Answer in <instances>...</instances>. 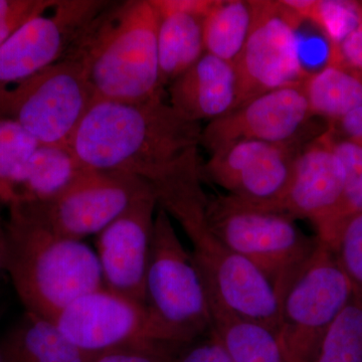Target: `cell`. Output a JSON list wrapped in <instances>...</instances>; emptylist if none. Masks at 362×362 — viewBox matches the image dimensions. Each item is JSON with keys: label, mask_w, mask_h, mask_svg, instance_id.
I'll return each mask as SVG.
<instances>
[{"label": "cell", "mask_w": 362, "mask_h": 362, "mask_svg": "<svg viewBox=\"0 0 362 362\" xmlns=\"http://www.w3.org/2000/svg\"><path fill=\"white\" fill-rule=\"evenodd\" d=\"M8 206V277L25 312L52 322L78 297L104 287L92 247L54 233L25 204Z\"/></svg>", "instance_id": "cell-3"}, {"label": "cell", "mask_w": 362, "mask_h": 362, "mask_svg": "<svg viewBox=\"0 0 362 362\" xmlns=\"http://www.w3.org/2000/svg\"><path fill=\"white\" fill-rule=\"evenodd\" d=\"M201 123L162 99L129 104L96 100L70 148L86 168L140 178L156 195L204 181Z\"/></svg>", "instance_id": "cell-1"}, {"label": "cell", "mask_w": 362, "mask_h": 362, "mask_svg": "<svg viewBox=\"0 0 362 362\" xmlns=\"http://www.w3.org/2000/svg\"><path fill=\"white\" fill-rule=\"evenodd\" d=\"M157 28L151 0L110 1L81 30L64 58L82 66L96 100L138 104L162 99Z\"/></svg>", "instance_id": "cell-2"}, {"label": "cell", "mask_w": 362, "mask_h": 362, "mask_svg": "<svg viewBox=\"0 0 362 362\" xmlns=\"http://www.w3.org/2000/svg\"><path fill=\"white\" fill-rule=\"evenodd\" d=\"M95 101L82 66L63 58L0 89V116L18 123L40 145L70 147Z\"/></svg>", "instance_id": "cell-7"}, {"label": "cell", "mask_w": 362, "mask_h": 362, "mask_svg": "<svg viewBox=\"0 0 362 362\" xmlns=\"http://www.w3.org/2000/svg\"><path fill=\"white\" fill-rule=\"evenodd\" d=\"M206 220L226 246L269 279L279 299L319 245L317 235L305 233L291 216L232 195L207 197Z\"/></svg>", "instance_id": "cell-5"}, {"label": "cell", "mask_w": 362, "mask_h": 362, "mask_svg": "<svg viewBox=\"0 0 362 362\" xmlns=\"http://www.w3.org/2000/svg\"><path fill=\"white\" fill-rule=\"evenodd\" d=\"M145 306L173 344H187L213 330L211 304L201 272L192 252L183 246L171 216L160 206L152 235Z\"/></svg>", "instance_id": "cell-6"}, {"label": "cell", "mask_w": 362, "mask_h": 362, "mask_svg": "<svg viewBox=\"0 0 362 362\" xmlns=\"http://www.w3.org/2000/svg\"><path fill=\"white\" fill-rule=\"evenodd\" d=\"M343 185L344 168L328 128L300 150L287 190L268 209L309 220L317 230L337 207Z\"/></svg>", "instance_id": "cell-16"}, {"label": "cell", "mask_w": 362, "mask_h": 362, "mask_svg": "<svg viewBox=\"0 0 362 362\" xmlns=\"http://www.w3.org/2000/svg\"><path fill=\"white\" fill-rule=\"evenodd\" d=\"M330 63L341 64L362 74V23L341 42L334 47L330 45Z\"/></svg>", "instance_id": "cell-32"}, {"label": "cell", "mask_w": 362, "mask_h": 362, "mask_svg": "<svg viewBox=\"0 0 362 362\" xmlns=\"http://www.w3.org/2000/svg\"><path fill=\"white\" fill-rule=\"evenodd\" d=\"M255 2L254 25L233 64L238 77L235 108L269 90L303 83L309 76L300 58L297 28L302 21L282 0Z\"/></svg>", "instance_id": "cell-10"}, {"label": "cell", "mask_w": 362, "mask_h": 362, "mask_svg": "<svg viewBox=\"0 0 362 362\" xmlns=\"http://www.w3.org/2000/svg\"><path fill=\"white\" fill-rule=\"evenodd\" d=\"M85 168L70 147L39 144L14 173L9 206L51 199Z\"/></svg>", "instance_id": "cell-19"}, {"label": "cell", "mask_w": 362, "mask_h": 362, "mask_svg": "<svg viewBox=\"0 0 362 362\" xmlns=\"http://www.w3.org/2000/svg\"><path fill=\"white\" fill-rule=\"evenodd\" d=\"M157 206L156 192L150 190L97 235L104 288L143 305Z\"/></svg>", "instance_id": "cell-15"}, {"label": "cell", "mask_w": 362, "mask_h": 362, "mask_svg": "<svg viewBox=\"0 0 362 362\" xmlns=\"http://www.w3.org/2000/svg\"><path fill=\"white\" fill-rule=\"evenodd\" d=\"M52 323L89 356L144 343H169L145 305L104 287L78 297Z\"/></svg>", "instance_id": "cell-11"}, {"label": "cell", "mask_w": 362, "mask_h": 362, "mask_svg": "<svg viewBox=\"0 0 362 362\" xmlns=\"http://www.w3.org/2000/svg\"><path fill=\"white\" fill-rule=\"evenodd\" d=\"M354 295L334 252L319 245L280 299L278 337L288 362H310L326 331Z\"/></svg>", "instance_id": "cell-8"}, {"label": "cell", "mask_w": 362, "mask_h": 362, "mask_svg": "<svg viewBox=\"0 0 362 362\" xmlns=\"http://www.w3.org/2000/svg\"><path fill=\"white\" fill-rule=\"evenodd\" d=\"M8 276V237L6 225L0 218V280Z\"/></svg>", "instance_id": "cell-35"}, {"label": "cell", "mask_w": 362, "mask_h": 362, "mask_svg": "<svg viewBox=\"0 0 362 362\" xmlns=\"http://www.w3.org/2000/svg\"><path fill=\"white\" fill-rule=\"evenodd\" d=\"M306 144L230 143L204 164V180L213 181L240 201L268 209L284 195L298 153Z\"/></svg>", "instance_id": "cell-14"}, {"label": "cell", "mask_w": 362, "mask_h": 362, "mask_svg": "<svg viewBox=\"0 0 362 362\" xmlns=\"http://www.w3.org/2000/svg\"><path fill=\"white\" fill-rule=\"evenodd\" d=\"M152 189L148 182L133 175L85 168L51 199L23 204L54 233L83 240L102 232Z\"/></svg>", "instance_id": "cell-9"}, {"label": "cell", "mask_w": 362, "mask_h": 362, "mask_svg": "<svg viewBox=\"0 0 362 362\" xmlns=\"http://www.w3.org/2000/svg\"><path fill=\"white\" fill-rule=\"evenodd\" d=\"M308 21L322 28L334 47L361 25L362 2L315 0Z\"/></svg>", "instance_id": "cell-27"}, {"label": "cell", "mask_w": 362, "mask_h": 362, "mask_svg": "<svg viewBox=\"0 0 362 362\" xmlns=\"http://www.w3.org/2000/svg\"><path fill=\"white\" fill-rule=\"evenodd\" d=\"M54 0H18L13 11L0 18V45L28 21L37 18L52 6Z\"/></svg>", "instance_id": "cell-31"}, {"label": "cell", "mask_w": 362, "mask_h": 362, "mask_svg": "<svg viewBox=\"0 0 362 362\" xmlns=\"http://www.w3.org/2000/svg\"><path fill=\"white\" fill-rule=\"evenodd\" d=\"M0 362H1V357H0Z\"/></svg>", "instance_id": "cell-37"}, {"label": "cell", "mask_w": 362, "mask_h": 362, "mask_svg": "<svg viewBox=\"0 0 362 362\" xmlns=\"http://www.w3.org/2000/svg\"><path fill=\"white\" fill-rule=\"evenodd\" d=\"M303 84L311 113L330 124L362 106V74L341 64H327Z\"/></svg>", "instance_id": "cell-22"}, {"label": "cell", "mask_w": 362, "mask_h": 362, "mask_svg": "<svg viewBox=\"0 0 362 362\" xmlns=\"http://www.w3.org/2000/svg\"><path fill=\"white\" fill-rule=\"evenodd\" d=\"M303 83L269 90L211 121L202 128V146L213 153L230 143L245 140L275 144L311 141L306 135L314 116Z\"/></svg>", "instance_id": "cell-13"}, {"label": "cell", "mask_w": 362, "mask_h": 362, "mask_svg": "<svg viewBox=\"0 0 362 362\" xmlns=\"http://www.w3.org/2000/svg\"><path fill=\"white\" fill-rule=\"evenodd\" d=\"M330 126L338 135L362 147V106Z\"/></svg>", "instance_id": "cell-34"}, {"label": "cell", "mask_w": 362, "mask_h": 362, "mask_svg": "<svg viewBox=\"0 0 362 362\" xmlns=\"http://www.w3.org/2000/svg\"><path fill=\"white\" fill-rule=\"evenodd\" d=\"M207 195L202 185L173 190L158 197L187 233L192 257L206 284L209 301L235 315L267 326L279 333L280 299L269 279L246 258L232 251L207 226Z\"/></svg>", "instance_id": "cell-4"}, {"label": "cell", "mask_w": 362, "mask_h": 362, "mask_svg": "<svg viewBox=\"0 0 362 362\" xmlns=\"http://www.w3.org/2000/svg\"><path fill=\"white\" fill-rule=\"evenodd\" d=\"M18 4V0H0V18L13 11Z\"/></svg>", "instance_id": "cell-36"}, {"label": "cell", "mask_w": 362, "mask_h": 362, "mask_svg": "<svg viewBox=\"0 0 362 362\" xmlns=\"http://www.w3.org/2000/svg\"><path fill=\"white\" fill-rule=\"evenodd\" d=\"M175 362H233L213 330L194 341L182 345Z\"/></svg>", "instance_id": "cell-30"}, {"label": "cell", "mask_w": 362, "mask_h": 362, "mask_svg": "<svg viewBox=\"0 0 362 362\" xmlns=\"http://www.w3.org/2000/svg\"><path fill=\"white\" fill-rule=\"evenodd\" d=\"M1 362H87L51 321L25 312L0 338Z\"/></svg>", "instance_id": "cell-18"}, {"label": "cell", "mask_w": 362, "mask_h": 362, "mask_svg": "<svg viewBox=\"0 0 362 362\" xmlns=\"http://www.w3.org/2000/svg\"><path fill=\"white\" fill-rule=\"evenodd\" d=\"M39 143L18 123L0 116V201L13 202L11 185L16 169L30 156Z\"/></svg>", "instance_id": "cell-26"}, {"label": "cell", "mask_w": 362, "mask_h": 362, "mask_svg": "<svg viewBox=\"0 0 362 362\" xmlns=\"http://www.w3.org/2000/svg\"><path fill=\"white\" fill-rule=\"evenodd\" d=\"M331 142L344 168V185L337 207L316 230V235L330 246L343 225L362 213V147L338 135L329 126Z\"/></svg>", "instance_id": "cell-24"}, {"label": "cell", "mask_w": 362, "mask_h": 362, "mask_svg": "<svg viewBox=\"0 0 362 362\" xmlns=\"http://www.w3.org/2000/svg\"><path fill=\"white\" fill-rule=\"evenodd\" d=\"M329 247L349 279L354 294L362 298V213L343 225Z\"/></svg>", "instance_id": "cell-28"}, {"label": "cell", "mask_w": 362, "mask_h": 362, "mask_svg": "<svg viewBox=\"0 0 362 362\" xmlns=\"http://www.w3.org/2000/svg\"><path fill=\"white\" fill-rule=\"evenodd\" d=\"M168 87L170 106L194 122H211L237 105L235 65L206 52Z\"/></svg>", "instance_id": "cell-17"}, {"label": "cell", "mask_w": 362, "mask_h": 362, "mask_svg": "<svg viewBox=\"0 0 362 362\" xmlns=\"http://www.w3.org/2000/svg\"><path fill=\"white\" fill-rule=\"evenodd\" d=\"M310 362H362V298L352 295L338 314Z\"/></svg>", "instance_id": "cell-25"}, {"label": "cell", "mask_w": 362, "mask_h": 362, "mask_svg": "<svg viewBox=\"0 0 362 362\" xmlns=\"http://www.w3.org/2000/svg\"><path fill=\"white\" fill-rule=\"evenodd\" d=\"M213 331L233 362H288L275 331L209 301Z\"/></svg>", "instance_id": "cell-21"}, {"label": "cell", "mask_w": 362, "mask_h": 362, "mask_svg": "<svg viewBox=\"0 0 362 362\" xmlns=\"http://www.w3.org/2000/svg\"><path fill=\"white\" fill-rule=\"evenodd\" d=\"M182 345L149 342L107 350L89 356L87 362H175Z\"/></svg>", "instance_id": "cell-29"}, {"label": "cell", "mask_w": 362, "mask_h": 362, "mask_svg": "<svg viewBox=\"0 0 362 362\" xmlns=\"http://www.w3.org/2000/svg\"><path fill=\"white\" fill-rule=\"evenodd\" d=\"M109 1L54 0L0 45V89L32 77L66 56L74 40Z\"/></svg>", "instance_id": "cell-12"}, {"label": "cell", "mask_w": 362, "mask_h": 362, "mask_svg": "<svg viewBox=\"0 0 362 362\" xmlns=\"http://www.w3.org/2000/svg\"><path fill=\"white\" fill-rule=\"evenodd\" d=\"M151 1L158 9L181 11V13L202 16L204 18L211 13L216 4V0H151Z\"/></svg>", "instance_id": "cell-33"}, {"label": "cell", "mask_w": 362, "mask_h": 362, "mask_svg": "<svg viewBox=\"0 0 362 362\" xmlns=\"http://www.w3.org/2000/svg\"><path fill=\"white\" fill-rule=\"evenodd\" d=\"M256 16L255 0H216L204 23L206 52L235 64Z\"/></svg>", "instance_id": "cell-23"}, {"label": "cell", "mask_w": 362, "mask_h": 362, "mask_svg": "<svg viewBox=\"0 0 362 362\" xmlns=\"http://www.w3.org/2000/svg\"><path fill=\"white\" fill-rule=\"evenodd\" d=\"M156 11L159 77L164 88L206 54L204 18L181 11L158 8Z\"/></svg>", "instance_id": "cell-20"}]
</instances>
